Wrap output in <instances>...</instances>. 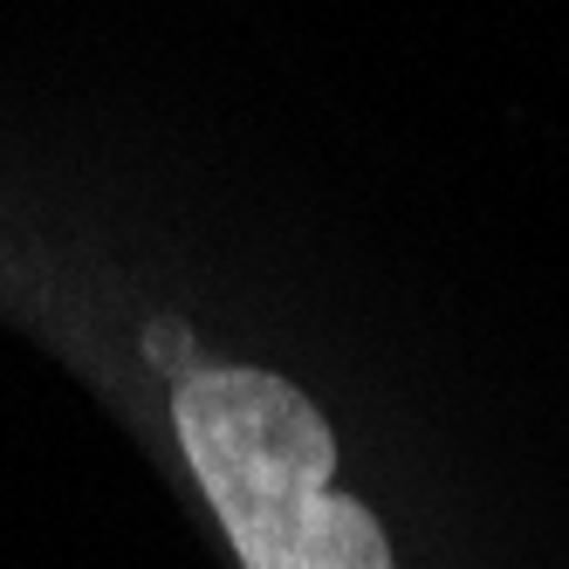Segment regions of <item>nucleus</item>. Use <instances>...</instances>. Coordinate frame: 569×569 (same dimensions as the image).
I'll return each instance as SVG.
<instances>
[{"mask_svg": "<svg viewBox=\"0 0 569 569\" xmlns=\"http://www.w3.org/2000/svg\"><path fill=\"white\" fill-rule=\"evenodd\" d=\"M179 439L248 569H391L378 521L330 495L337 446L322 412L268 371L179 385Z\"/></svg>", "mask_w": 569, "mask_h": 569, "instance_id": "obj_1", "label": "nucleus"}, {"mask_svg": "<svg viewBox=\"0 0 569 569\" xmlns=\"http://www.w3.org/2000/svg\"><path fill=\"white\" fill-rule=\"evenodd\" d=\"M151 357H166V371H179V378H199V371H186V330H179V322H158V330H151V343H144Z\"/></svg>", "mask_w": 569, "mask_h": 569, "instance_id": "obj_2", "label": "nucleus"}]
</instances>
